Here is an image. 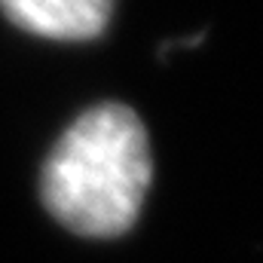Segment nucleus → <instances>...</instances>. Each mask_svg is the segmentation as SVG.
Returning <instances> with one entry per match:
<instances>
[{"label":"nucleus","mask_w":263,"mask_h":263,"mask_svg":"<svg viewBox=\"0 0 263 263\" xmlns=\"http://www.w3.org/2000/svg\"><path fill=\"white\" fill-rule=\"evenodd\" d=\"M117 0H0V12L22 31L46 40H95Z\"/></svg>","instance_id":"2"},{"label":"nucleus","mask_w":263,"mask_h":263,"mask_svg":"<svg viewBox=\"0 0 263 263\" xmlns=\"http://www.w3.org/2000/svg\"><path fill=\"white\" fill-rule=\"evenodd\" d=\"M150 141L126 104L107 101L80 114L46 156L40 196L77 236L114 239L138 220L150 190Z\"/></svg>","instance_id":"1"}]
</instances>
